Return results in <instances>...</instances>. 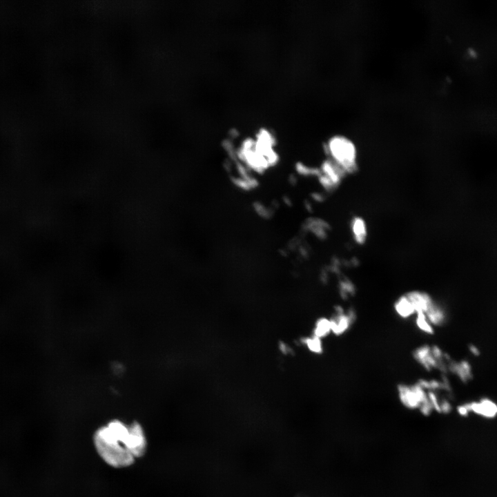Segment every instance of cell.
Listing matches in <instances>:
<instances>
[{"instance_id": "obj_1", "label": "cell", "mask_w": 497, "mask_h": 497, "mask_svg": "<svg viewBox=\"0 0 497 497\" xmlns=\"http://www.w3.org/2000/svg\"><path fill=\"white\" fill-rule=\"evenodd\" d=\"M94 440L100 456L115 467L131 465L135 458L144 454L146 447L144 433L139 423L128 426L118 420L99 429Z\"/></svg>"}, {"instance_id": "obj_2", "label": "cell", "mask_w": 497, "mask_h": 497, "mask_svg": "<svg viewBox=\"0 0 497 497\" xmlns=\"http://www.w3.org/2000/svg\"><path fill=\"white\" fill-rule=\"evenodd\" d=\"M329 149L336 165L342 170L351 171L355 167V148L348 139L342 137L332 138Z\"/></svg>"}, {"instance_id": "obj_3", "label": "cell", "mask_w": 497, "mask_h": 497, "mask_svg": "<svg viewBox=\"0 0 497 497\" xmlns=\"http://www.w3.org/2000/svg\"><path fill=\"white\" fill-rule=\"evenodd\" d=\"M396 389L400 402L408 409L418 410L427 398V391L417 382L413 384L401 383Z\"/></svg>"}, {"instance_id": "obj_4", "label": "cell", "mask_w": 497, "mask_h": 497, "mask_svg": "<svg viewBox=\"0 0 497 497\" xmlns=\"http://www.w3.org/2000/svg\"><path fill=\"white\" fill-rule=\"evenodd\" d=\"M356 320L354 309H345L341 305H337L334 313L330 318L331 333L340 336L349 330Z\"/></svg>"}, {"instance_id": "obj_5", "label": "cell", "mask_w": 497, "mask_h": 497, "mask_svg": "<svg viewBox=\"0 0 497 497\" xmlns=\"http://www.w3.org/2000/svg\"><path fill=\"white\" fill-rule=\"evenodd\" d=\"M415 361L426 371H432L439 366V361L431 351V346L422 344L416 347L413 352Z\"/></svg>"}, {"instance_id": "obj_6", "label": "cell", "mask_w": 497, "mask_h": 497, "mask_svg": "<svg viewBox=\"0 0 497 497\" xmlns=\"http://www.w3.org/2000/svg\"><path fill=\"white\" fill-rule=\"evenodd\" d=\"M405 295L411 302L416 314L425 313L434 302L431 296L427 292L420 290H412L405 293Z\"/></svg>"}, {"instance_id": "obj_7", "label": "cell", "mask_w": 497, "mask_h": 497, "mask_svg": "<svg viewBox=\"0 0 497 497\" xmlns=\"http://www.w3.org/2000/svg\"><path fill=\"white\" fill-rule=\"evenodd\" d=\"M393 308L396 314L401 319L407 320L416 315V311L405 293L395 300Z\"/></svg>"}, {"instance_id": "obj_8", "label": "cell", "mask_w": 497, "mask_h": 497, "mask_svg": "<svg viewBox=\"0 0 497 497\" xmlns=\"http://www.w3.org/2000/svg\"><path fill=\"white\" fill-rule=\"evenodd\" d=\"M429 322L435 327L441 326L446 320V313L444 309L436 302H433L425 313Z\"/></svg>"}, {"instance_id": "obj_9", "label": "cell", "mask_w": 497, "mask_h": 497, "mask_svg": "<svg viewBox=\"0 0 497 497\" xmlns=\"http://www.w3.org/2000/svg\"><path fill=\"white\" fill-rule=\"evenodd\" d=\"M331 333V324L330 318L321 317L318 318L313 326V335L323 339Z\"/></svg>"}, {"instance_id": "obj_10", "label": "cell", "mask_w": 497, "mask_h": 497, "mask_svg": "<svg viewBox=\"0 0 497 497\" xmlns=\"http://www.w3.org/2000/svg\"><path fill=\"white\" fill-rule=\"evenodd\" d=\"M351 227L354 239L359 243L363 242L367 237V226L364 220L360 217H354Z\"/></svg>"}, {"instance_id": "obj_11", "label": "cell", "mask_w": 497, "mask_h": 497, "mask_svg": "<svg viewBox=\"0 0 497 497\" xmlns=\"http://www.w3.org/2000/svg\"><path fill=\"white\" fill-rule=\"evenodd\" d=\"M471 408L476 413L486 417H492L497 413V406L486 400L473 405Z\"/></svg>"}, {"instance_id": "obj_12", "label": "cell", "mask_w": 497, "mask_h": 497, "mask_svg": "<svg viewBox=\"0 0 497 497\" xmlns=\"http://www.w3.org/2000/svg\"><path fill=\"white\" fill-rule=\"evenodd\" d=\"M414 324L420 332L426 335H431L434 333V327L429 322L424 313H418L415 315Z\"/></svg>"}, {"instance_id": "obj_13", "label": "cell", "mask_w": 497, "mask_h": 497, "mask_svg": "<svg viewBox=\"0 0 497 497\" xmlns=\"http://www.w3.org/2000/svg\"><path fill=\"white\" fill-rule=\"evenodd\" d=\"M303 343L306 348L312 353L321 354L324 351L322 340L313 335L305 338Z\"/></svg>"}]
</instances>
